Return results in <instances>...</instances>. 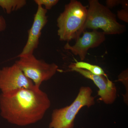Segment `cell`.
Instances as JSON below:
<instances>
[{
  "label": "cell",
  "instance_id": "5",
  "mask_svg": "<svg viewBox=\"0 0 128 128\" xmlns=\"http://www.w3.org/2000/svg\"><path fill=\"white\" fill-rule=\"evenodd\" d=\"M18 57L15 64L38 89L42 82L50 80L58 71V66L56 64L38 59L33 54Z\"/></svg>",
  "mask_w": 128,
  "mask_h": 128
},
{
  "label": "cell",
  "instance_id": "4",
  "mask_svg": "<svg viewBox=\"0 0 128 128\" xmlns=\"http://www.w3.org/2000/svg\"><path fill=\"white\" fill-rule=\"evenodd\" d=\"M92 91L89 86H82L73 103L70 106L53 110L49 128H73L76 116L83 107L90 108L95 104Z\"/></svg>",
  "mask_w": 128,
  "mask_h": 128
},
{
  "label": "cell",
  "instance_id": "10",
  "mask_svg": "<svg viewBox=\"0 0 128 128\" xmlns=\"http://www.w3.org/2000/svg\"><path fill=\"white\" fill-rule=\"evenodd\" d=\"M25 0H0V7L8 14L22 9L26 4Z\"/></svg>",
  "mask_w": 128,
  "mask_h": 128
},
{
  "label": "cell",
  "instance_id": "8",
  "mask_svg": "<svg viewBox=\"0 0 128 128\" xmlns=\"http://www.w3.org/2000/svg\"><path fill=\"white\" fill-rule=\"evenodd\" d=\"M82 33V36L76 40L74 45L71 46L67 42L64 48L74 55L79 56L82 61L84 60L89 49L98 47L105 40V34L103 32L93 30L90 32L84 31Z\"/></svg>",
  "mask_w": 128,
  "mask_h": 128
},
{
  "label": "cell",
  "instance_id": "6",
  "mask_svg": "<svg viewBox=\"0 0 128 128\" xmlns=\"http://www.w3.org/2000/svg\"><path fill=\"white\" fill-rule=\"evenodd\" d=\"M39 89L25 76L16 64L0 69V90L3 95H8L19 89Z\"/></svg>",
  "mask_w": 128,
  "mask_h": 128
},
{
  "label": "cell",
  "instance_id": "7",
  "mask_svg": "<svg viewBox=\"0 0 128 128\" xmlns=\"http://www.w3.org/2000/svg\"><path fill=\"white\" fill-rule=\"evenodd\" d=\"M48 10L42 6H38L36 12L34 16L32 27L28 32L26 43L22 51L18 57L33 54L35 50L38 47L41 32L48 22Z\"/></svg>",
  "mask_w": 128,
  "mask_h": 128
},
{
  "label": "cell",
  "instance_id": "11",
  "mask_svg": "<svg viewBox=\"0 0 128 128\" xmlns=\"http://www.w3.org/2000/svg\"><path fill=\"white\" fill-rule=\"evenodd\" d=\"M70 65L77 68L82 69L89 71L96 75L104 76H107L103 69L100 66L95 65L92 64L87 62L80 61L72 63Z\"/></svg>",
  "mask_w": 128,
  "mask_h": 128
},
{
  "label": "cell",
  "instance_id": "3",
  "mask_svg": "<svg viewBox=\"0 0 128 128\" xmlns=\"http://www.w3.org/2000/svg\"><path fill=\"white\" fill-rule=\"evenodd\" d=\"M89 3L85 30L101 29L105 34H120L125 32V26L117 22L116 16L109 8L97 0H90Z\"/></svg>",
  "mask_w": 128,
  "mask_h": 128
},
{
  "label": "cell",
  "instance_id": "13",
  "mask_svg": "<svg viewBox=\"0 0 128 128\" xmlns=\"http://www.w3.org/2000/svg\"><path fill=\"white\" fill-rule=\"evenodd\" d=\"M106 5L108 8H112L114 6L121 4L125 8H128V2L127 1L122 0H107Z\"/></svg>",
  "mask_w": 128,
  "mask_h": 128
},
{
  "label": "cell",
  "instance_id": "1",
  "mask_svg": "<svg viewBox=\"0 0 128 128\" xmlns=\"http://www.w3.org/2000/svg\"><path fill=\"white\" fill-rule=\"evenodd\" d=\"M46 92L39 89L22 88L0 95V115L10 123L25 126L42 119L50 106Z\"/></svg>",
  "mask_w": 128,
  "mask_h": 128
},
{
  "label": "cell",
  "instance_id": "15",
  "mask_svg": "<svg viewBox=\"0 0 128 128\" xmlns=\"http://www.w3.org/2000/svg\"><path fill=\"white\" fill-rule=\"evenodd\" d=\"M6 22L3 16L0 14V32L4 31L6 28Z\"/></svg>",
  "mask_w": 128,
  "mask_h": 128
},
{
  "label": "cell",
  "instance_id": "14",
  "mask_svg": "<svg viewBox=\"0 0 128 128\" xmlns=\"http://www.w3.org/2000/svg\"><path fill=\"white\" fill-rule=\"evenodd\" d=\"M128 8H125L118 12V16L119 19L128 22Z\"/></svg>",
  "mask_w": 128,
  "mask_h": 128
},
{
  "label": "cell",
  "instance_id": "2",
  "mask_svg": "<svg viewBox=\"0 0 128 128\" xmlns=\"http://www.w3.org/2000/svg\"><path fill=\"white\" fill-rule=\"evenodd\" d=\"M87 9L80 1L71 0L57 19V34L60 40H76L85 31Z\"/></svg>",
  "mask_w": 128,
  "mask_h": 128
},
{
  "label": "cell",
  "instance_id": "9",
  "mask_svg": "<svg viewBox=\"0 0 128 128\" xmlns=\"http://www.w3.org/2000/svg\"><path fill=\"white\" fill-rule=\"evenodd\" d=\"M70 71L78 72L85 78L92 80L98 88L99 100L106 104L113 103L117 97V89L115 85L107 76H98L82 69L77 68L70 65Z\"/></svg>",
  "mask_w": 128,
  "mask_h": 128
},
{
  "label": "cell",
  "instance_id": "12",
  "mask_svg": "<svg viewBox=\"0 0 128 128\" xmlns=\"http://www.w3.org/2000/svg\"><path fill=\"white\" fill-rule=\"evenodd\" d=\"M34 2L38 6H44V9L50 10L59 2L58 0H35Z\"/></svg>",
  "mask_w": 128,
  "mask_h": 128
}]
</instances>
